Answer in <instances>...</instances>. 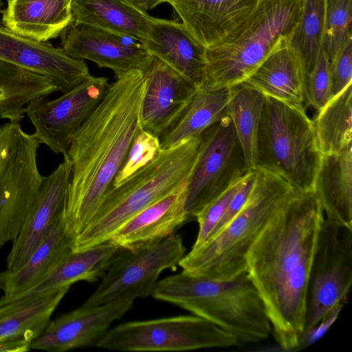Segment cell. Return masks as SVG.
Listing matches in <instances>:
<instances>
[{
  "instance_id": "obj_1",
  "label": "cell",
  "mask_w": 352,
  "mask_h": 352,
  "mask_svg": "<svg viewBox=\"0 0 352 352\" xmlns=\"http://www.w3.org/2000/svg\"><path fill=\"white\" fill-rule=\"evenodd\" d=\"M324 219L314 189L296 190L267 224L246 256L279 346L299 348L305 333L311 269Z\"/></svg>"
},
{
  "instance_id": "obj_2",
  "label": "cell",
  "mask_w": 352,
  "mask_h": 352,
  "mask_svg": "<svg viewBox=\"0 0 352 352\" xmlns=\"http://www.w3.org/2000/svg\"><path fill=\"white\" fill-rule=\"evenodd\" d=\"M145 89L141 71L116 78L75 132L63 155L71 164L64 222L74 240L111 187L135 136L142 129Z\"/></svg>"
},
{
  "instance_id": "obj_3",
  "label": "cell",
  "mask_w": 352,
  "mask_h": 352,
  "mask_svg": "<svg viewBox=\"0 0 352 352\" xmlns=\"http://www.w3.org/2000/svg\"><path fill=\"white\" fill-rule=\"evenodd\" d=\"M152 296L210 321L239 345L265 340L272 332L264 302L246 272L219 280L182 270L158 280Z\"/></svg>"
},
{
  "instance_id": "obj_4",
  "label": "cell",
  "mask_w": 352,
  "mask_h": 352,
  "mask_svg": "<svg viewBox=\"0 0 352 352\" xmlns=\"http://www.w3.org/2000/svg\"><path fill=\"white\" fill-rule=\"evenodd\" d=\"M250 193L241 210L179 263L182 270L219 280L245 272L246 256L255 240L294 195L295 189L278 175L256 167Z\"/></svg>"
},
{
  "instance_id": "obj_5",
  "label": "cell",
  "mask_w": 352,
  "mask_h": 352,
  "mask_svg": "<svg viewBox=\"0 0 352 352\" xmlns=\"http://www.w3.org/2000/svg\"><path fill=\"white\" fill-rule=\"evenodd\" d=\"M201 138L162 149L160 155L120 186L107 192L97 210L74 240V250L108 241L114 232L142 210L188 181Z\"/></svg>"
},
{
  "instance_id": "obj_6",
  "label": "cell",
  "mask_w": 352,
  "mask_h": 352,
  "mask_svg": "<svg viewBox=\"0 0 352 352\" xmlns=\"http://www.w3.org/2000/svg\"><path fill=\"white\" fill-rule=\"evenodd\" d=\"M303 0H261L248 19L221 43L205 49L203 85L244 82L273 52L289 43Z\"/></svg>"
},
{
  "instance_id": "obj_7",
  "label": "cell",
  "mask_w": 352,
  "mask_h": 352,
  "mask_svg": "<svg viewBox=\"0 0 352 352\" xmlns=\"http://www.w3.org/2000/svg\"><path fill=\"white\" fill-rule=\"evenodd\" d=\"M322 154L304 105L265 97L256 167L278 175L298 190L314 189Z\"/></svg>"
},
{
  "instance_id": "obj_8",
  "label": "cell",
  "mask_w": 352,
  "mask_h": 352,
  "mask_svg": "<svg viewBox=\"0 0 352 352\" xmlns=\"http://www.w3.org/2000/svg\"><path fill=\"white\" fill-rule=\"evenodd\" d=\"M39 145L20 123L0 125V250L18 235L42 186Z\"/></svg>"
},
{
  "instance_id": "obj_9",
  "label": "cell",
  "mask_w": 352,
  "mask_h": 352,
  "mask_svg": "<svg viewBox=\"0 0 352 352\" xmlns=\"http://www.w3.org/2000/svg\"><path fill=\"white\" fill-rule=\"evenodd\" d=\"M238 345L231 334L195 315L124 322L109 329L96 344L100 349L122 351H181Z\"/></svg>"
},
{
  "instance_id": "obj_10",
  "label": "cell",
  "mask_w": 352,
  "mask_h": 352,
  "mask_svg": "<svg viewBox=\"0 0 352 352\" xmlns=\"http://www.w3.org/2000/svg\"><path fill=\"white\" fill-rule=\"evenodd\" d=\"M185 254L182 238L175 234L143 248L120 249L98 287L82 305L95 307L153 296L160 275L178 265Z\"/></svg>"
},
{
  "instance_id": "obj_11",
  "label": "cell",
  "mask_w": 352,
  "mask_h": 352,
  "mask_svg": "<svg viewBox=\"0 0 352 352\" xmlns=\"http://www.w3.org/2000/svg\"><path fill=\"white\" fill-rule=\"evenodd\" d=\"M201 138L198 157L186 186L185 210L189 219L195 218L206 205L250 171L228 116L208 128Z\"/></svg>"
},
{
  "instance_id": "obj_12",
  "label": "cell",
  "mask_w": 352,
  "mask_h": 352,
  "mask_svg": "<svg viewBox=\"0 0 352 352\" xmlns=\"http://www.w3.org/2000/svg\"><path fill=\"white\" fill-rule=\"evenodd\" d=\"M352 283V228L324 217L309 276L305 332L347 301Z\"/></svg>"
},
{
  "instance_id": "obj_13",
  "label": "cell",
  "mask_w": 352,
  "mask_h": 352,
  "mask_svg": "<svg viewBox=\"0 0 352 352\" xmlns=\"http://www.w3.org/2000/svg\"><path fill=\"white\" fill-rule=\"evenodd\" d=\"M109 85L106 77L90 76L55 99L41 96L30 101L25 116L34 128L33 136L54 153L63 155L74 134L100 102Z\"/></svg>"
},
{
  "instance_id": "obj_14",
  "label": "cell",
  "mask_w": 352,
  "mask_h": 352,
  "mask_svg": "<svg viewBox=\"0 0 352 352\" xmlns=\"http://www.w3.org/2000/svg\"><path fill=\"white\" fill-rule=\"evenodd\" d=\"M60 36L62 48L70 57L108 68L116 78L133 70L144 74L154 58L136 37L90 26L72 23Z\"/></svg>"
},
{
  "instance_id": "obj_15",
  "label": "cell",
  "mask_w": 352,
  "mask_h": 352,
  "mask_svg": "<svg viewBox=\"0 0 352 352\" xmlns=\"http://www.w3.org/2000/svg\"><path fill=\"white\" fill-rule=\"evenodd\" d=\"M133 302L118 300L95 307L82 305L50 320L31 350L65 352L96 345L111 324L129 311Z\"/></svg>"
},
{
  "instance_id": "obj_16",
  "label": "cell",
  "mask_w": 352,
  "mask_h": 352,
  "mask_svg": "<svg viewBox=\"0 0 352 352\" xmlns=\"http://www.w3.org/2000/svg\"><path fill=\"white\" fill-rule=\"evenodd\" d=\"M0 60L48 77L62 93L91 76L84 60L72 58L51 43L19 36L3 25Z\"/></svg>"
},
{
  "instance_id": "obj_17",
  "label": "cell",
  "mask_w": 352,
  "mask_h": 352,
  "mask_svg": "<svg viewBox=\"0 0 352 352\" xmlns=\"http://www.w3.org/2000/svg\"><path fill=\"white\" fill-rule=\"evenodd\" d=\"M70 174L71 164L63 158L49 175L45 176L38 195L12 242L6 258V272L21 267L63 216Z\"/></svg>"
},
{
  "instance_id": "obj_18",
  "label": "cell",
  "mask_w": 352,
  "mask_h": 352,
  "mask_svg": "<svg viewBox=\"0 0 352 352\" xmlns=\"http://www.w3.org/2000/svg\"><path fill=\"white\" fill-rule=\"evenodd\" d=\"M144 75L146 89L141 109L142 127L160 138L181 117L197 87L156 58Z\"/></svg>"
},
{
  "instance_id": "obj_19",
  "label": "cell",
  "mask_w": 352,
  "mask_h": 352,
  "mask_svg": "<svg viewBox=\"0 0 352 352\" xmlns=\"http://www.w3.org/2000/svg\"><path fill=\"white\" fill-rule=\"evenodd\" d=\"M261 0H162L181 19L194 41L204 49L234 32Z\"/></svg>"
},
{
  "instance_id": "obj_20",
  "label": "cell",
  "mask_w": 352,
  "mask_h": 352,
  "mask_svg": "<svg viewBox=\"0 0 352 352\" xmlns=\"http://www.w3.org/2000/svg\"><path fill=\"white\" fill-rule=\"evenodd\" d=\"M146 50L197 88L205 81V49L197 44L177 20L150 16L146 37L140 41Z\"/></svg>"
},
{
  "instance_id": "obj_21",
  "label": "cell",
  "mask_w": 352,
  "mask_h": 352,
  "mask_svg": "<svg viewBox=\"0 0 352 352\" xmlns=\"http://www.w3.org/2000/svg\"><path fill=\"white\" fill-rule=\"evenodd\" d=\"M187 183L130 218L109 241L120 249L135 250L174 234L189 219L185 210Z\"/></svg>"
},
{
  "instance_id": "obj_22",
  "label": "cell",
  "mask_w": 352,
  "mask_h": 352,
  "mask_svg": "<svg viewBox=\"0 0 352 352\" xmlns=\"http://www.w3.org/2000/svg\"><path fill=\"white\" fill-rule=\"evenodd\" d=\"M69 288L0 303V351H30Z\"/></svg>"
},
{
  "instance_id": "obj_23",
  "label": "cell",
  "mask_w": 352,
  "mask_h": 352,
  "mask_svg": "<svg viewBox=\"0 0 352 352\" xmlns=\"http://www.w3.org/2000/svg\"><path fill=\"white\" fill-rule=\"evenodd\" d=\"M120 248L108 241L81 250H72L41 280L8 298H0V303L14 302L45 295L76 282H95L105 274Z\"/></svg>"
},
{
  "instance_id": "obj_24",
  "label": "cell",
  "mask_w": 352,
  "mask_h": 352,
  "mask_svg": "<svg viewBox=\"0 0 352 352\" xmlns=\"http://www.w3.org/2000/svg\"><path fill=\"white\" fill-rule=\"evenodd\" d=\"M72 0H7L1 10L3 25L12 32L47 42L72 23Z\"/></svg>"
},
{
  "instance_id": "obj_25",
  "label": "cell",
  "mask_w": 352,
  "mask_h": 352,
  "mask_svg": "<svg viewBox=\"0 0 352 352\" xmlns=\"http://www.w3.org/2000/svg\"><path fill=\"white\" fill-rule=\"evenodd\" d=\"M307 75L302 57L288 43L269 56L244 82L265 97L304 105Z\"/></svg>"
},
{
  "instance_id": "obj_26",
  "label": "cell",
  "mask_w": 352,
  "mask_h": 352,
  "mask_svg": "<svg viewBox=\"0 0 352 352\" xmlns=\"http://www.w3.org/2000/svg\"><path fill=\"white\" fill-rule=\"evenodd\" d=\"M351 146L322 155L314 184L324 217L349 228H352Z\"/></svg>"
},
{
  "instance_id": "obj_27",
  "label": "cell",
  "mask_w": 352,
  "mask_h": 352,
  "mask_svg": "<svg viewBox=\"0 0 352 352\" xmlns=\"http://www.w3.org/2000/svg\"><path fill=\"white\" fill-rule=\"evenodd\" d=\"M72 23L90 26L143 41L151 15L129 0H72Z\"/></svg>"
},
{
  "instance_id": "obj_28",
  "label": "cell",
  "mask_w": 352,
  "mask_h": 352,
  "mask_svg": "<svg viewBox=\"0 0 352 352\" xmlns=\"http://www.w3.org/2000/svg\"><path fill=\"white\" fill-rule=\"evenodd\" d=\"M74 248V238L66 230L63 216L34 250L26 261L13 272H3L2 298L14 296L45 276Z\"/></svg>"
},
{
  "instance_id": "obj_29",
  "label": "cell",
  "mask_w": 352,
  "mask_h": 352,
  "mask_svg": "<svg viewBox=\"0 0 352 352\" xmlns=\"http://www.w3.org/2000/svg\"><path fill=\"white\" fill-rule=\"evenodd\" d=\"M232 94V87L214 88L202 85L197 88L181 117L160 138L162 149L199 138L208 128L226 116Z\"/></svg>"
},
{
  "instance_id": "obj_30",
  "label": "cell",
  "mask_w": 352,
  "mask_h": 352,
  "mask_svg": "<svg viewBox=\"0 0 352 352\" xmlns=\"http://www.w3.org/2000/svg\"><path fill=\"white\" fill-rule=\"evenodd\" d=\"M58 89L48 77L0 60V119L19 122L32 100Z\"/></svg>"
},
{
  "instance_id": "obj_31",
  "label": "cell",
  "mask_w": 352,
  "mask_h": 352,
  "mask_svg": "<svg viewBox=\"0 0 352 352\" xmlns=\"http://www.w3.org/2000/svg\"><path fill=\"white\" fill-rule=\"evenodd\" d=\"M232 88L226 115L232 123L247 168H256V144L265 96L245 82Z\"/></svg>"
},
{
  "instance_id": "obj_32",
  "label": "cell",
  "mask_w": 352,
  "mask_h": 352,
  "mask_svg": "<svg viewBox=\"0 0 352 352\" xmlns=\"http://www.w3.org/2000/svg\"><path fill=\"white\" fill-rule=\"evenodd\" d=\"M351 84L334 96L313 121L322 155L339 153L351 144Z\"/></svg>"
},
{
  "instance_id": "obj_33",
  "label": "cell",
  "mask_w": 352,
  "mask_h": 352,
  "mask_svg": "<svg viewBox=\"0 0 352 352\" xmlns=\"http://www.w3.org/2000/svg\"><path fill=\"white\" fill-rule=\"evenodd\" d=\"M327 0H303L300 14L289 44L302 57L307 72L322 49Z\"/></svg>"
},
{
  "instance_id": "obj_34",
  "label": "cell",
  "mask_w": 352,
  "mask_h": 352,
  "mask_svg": "<svg viewBox=\"0 0 352 352\" xmlns=\"http://www.w3.org/2000/svg\"><path fill=\"white\" fill-rule=\"evenodd\" d=\"M352 0L327 2L322 48L330 61L346 39L351 36Z\"/></svg>"
},
{
  "instance_id": "obj_35",
  "label": "cell",
  "mask_w": 352,
  "mask_h": 352,
  "mask_svg": "<svg viewBox=\"0 0 352 352\" xmlns=\"http://www.w3.org/2000/svg\"><path fill=\"white\" fill-rule=\"evenodd\" d=\"M161 151L160 138L142 129L135 136L111 187L116 188L122 184L135 173L152 162Z\"/></svg>"
},
{
  "instance_id": "obj_36",
  "label": "cell",
  "mask_w": 352,
  "mask_h": 352,
  "mask_svg": "<svg viewBox=\"0 0 352 352\" xmlns=\"http://www.w3.org/2000/svg\"><path fill=\"white\" fill-rule=\"evenodd\" d=\"M333 97L330 61L322 48L312 69L307 75L305 87V102L318 111Z\"/></svg>"
},
{
  "instance_id": "obj_37",
  "label": "cell",
  "mask_w": 352,
  "mask_h": 352,
  "mask_svg": "<svg viewBox=\"0 0 352 352\" xmlns=\"http://www.w3.org/2000/svg\"><path fill=\"white\" fill-rule=\"evenodd\" d=\"M247 174L230 186L197 214L195 218L199 229L192 248H198L212 235L233 197L243 184Z\"/></svg>"
},
{
  "instance_id": "obj_38",
  "label": "cell",
  "mask_w": 352,
  "mask_h": 352,
  "mask_svg": "<svg viewBox=\"0 0 352 352\" xmlns=\"http://www.w3.org/2000/svg\"><path fill=\"white\" fill-rule=\"evenodd\" d=\"M333 96L351 84L352 37L349 36L330 60Z\"/></svg>"
},
{
  "instance_id": "obj_39",
  "label": "cell",
  "mask_w": 352,
  "mask_h": 352,
  "mask_svg": "<svg viewBox=\"0 0 352 352\" xmlns=\"http://www.w3.org/2000/svg\"><path fill=\"white\" fill-rule=\"evenodd\" d=\"M254 179L255 171L254 169L248 173L243 184L233 197L212 235L223 228L241 210L250 193Z\"/></svg>"
},
{
  "instance_id": "obj_40",
  "label": "cell",
  "mask_w": 352,
  "mask_h": 352,
  "mask_svg": "<svg viewBox=\"0 0 352 352\" xmlns=\"http://www.w3.org/2000/svg\"><path fill=\"white\" fill-rule=\"evenodd\" d=\"M344 305V303L338 305L317 324L306 331L302 337L298 349L309 346L324 336L338 318Z\"/></svg>"
},
{
  "instance_id": "obj_41",
  "label": "cell",
  "mask_w": 352,
  "mask_h": 352,
  "mask_svg": "<svg viewBox=\"0 0 352 352\" xmlns=\"http://www.w3.org/2000/svg\"><path fill=\"white\" fill-rule=\"evenodd\" d=\"M147 6L153 8H155L160 4H162V0H140Z\"/></svg>"
},
{
  "instance_id": "obj_42",
  "label": "cell",
  "mask_w": 352,
  "mask_h": 352,
  "mask_svg": "<svg viewBox=\"0 0 352 352\" xmlns=\"http://www.w3.org/2000/svg\"><path fill=\"white\" fill-rule=\"evenodd\" d=\"M4 286V274L3 272H0V293L3 292Z\"/></svg>"
},
{
  "instance_id": "obj_43",
  "label": "cell",
  "mask_w": 352,
  "mask_h": 352,
  "mask_svg": "<svg viewBox=\"0 0 352 352\" xmlns=\"http://www.w3.org/2000/svg\"><path fill=\"white\" fill-rule=\"evenodd\" d=\"M2 5H3V3H2L1 0H0V12L1 10V8Z\"/></svg>"
},
{
  "instance_id": "obj_44",
  "label": "cell",
  "mask_w": 352,
  "mask_h": 352,
  "mask_svg": "<svg viewBox=\"0 0 352 352\" xmlns=\"http://www.w3.org/2000/svg\"><path fill=\"white\" fill-rule=\"evenodd\" d=\"M330 0H327V2L329 1Z\"/></svg>"
}]
</instances>
